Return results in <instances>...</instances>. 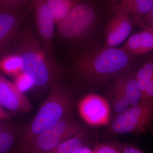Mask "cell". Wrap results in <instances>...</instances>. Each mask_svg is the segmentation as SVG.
Wrapping results in <instances>:
<instances>
[{
  "instance_id": "obj_24",
  "label": "cell",
  "mask_w": 153,
  "mask_h": 153,
  "mask_svg": "<svg viewBox=\"0 0 153 153\" xmlns=\"http://www.w3.org/2000/svg\"><path fill=\"white\" fill-rule=\"evenodd\" d=\"M30 1V0H0V8L22 5Z\"/></svg>"
},
{
  "instance_id": "obj_23",
  "label": "cell",
  "mask_w": 153,
  "mask_h": 153,
  "mask_svg": "<svg viewBox=\"0 0 153 153\" xmlns=\"http://www.w3.org/2000/svg\"><path fill=\"white\" fill-rule=\"evenodd\" d=\"M114 143L121 153H145L137 146L129 143H122L117 141Z\"/></svg>"
},
{
  "instance_id": "obj_25",
  "label": "cell",
  "mask_w": 153,
  "mask_h": 153,
  "mask_svg": "<svg viewBox=\"0 0 153 153\" xmlns=\"http://www.w3.org/2000/svg\"><path fill=\"white\" fill-rule=\"evenodd\" d=\"M143 101L153 100V78L148 84L143 95Z\"/></svg>"
},
{
  "instance_id": "obj_8",
  "label": "cell",
  "mask_w": 153,
  "mask_h": 153,
  "mask_svg": "<svg viewBox=\"0 0 153 153\" xmlns=\"http://www.w3.org/2000/svg\"><path fill=\"white\" fill-rule=\"evenodd\" d=\"M30 1L17 7L0 8V59L9 53L31 9Z\"/></svg>"
},
{
  "instance_id": "obj_13",
  "label": "cell",
  "mask_w": 153,
  "mask_h": 153,
  "mask_svg": "<svg viewBox=\"0 0 153 153\" xmlns=\"http://www.w3.org/2000/svg\"><path fill=\"white\" fill-rule=\"evenodd\" d=\"M135 71L136 68H133L117 77L131 106L137 105L143 101L142 92L136 77Z\"/></svg>"
},
{
  "instance_id": "obj_30",
  "label": "cell",
  "mask_w": 153,
  "mask_h": 153,
  "mask_svg": "<svg viewBox=\"0 0 153 153\" xmlns=\"http://www.w3.org/2000/svg\"><path fill=\"white\" fill-rule=\"evenodd\" d=\"M143 27H144V26H143ZM145 27H146V26H145ZM148 27L149 28V29L150 30H151V31H152V33H153V29H152V28H151L149 27Z\"/></svg>"
},
{
  "instance_id": "obj_10",
  "label": "cell",
  "mask_w": 153,
  "mask_h": 153,
  "mask_svg": "<svg viewBox=\"0 0 153 153\" xmlns=\"http://www.w3.org/2000/svg\"><path fill=\"white\" fill-rule=\"evenodd\" d=\"M0 104L13 112L28 113L33 105L25 93L18 89L13 82L0 74Z\"/></svg>"
},
{
  "instance_id": "obj_16",
  "label": "cell",
  "mask_w": 153,
  "mask_h": 153,
  "mask_svg": "<svg viewBox=\"0 0 153 153\" xmlns=\"http://www.w3.org/2000/svg\"><path fill=\"white\" fill-rule=\"evenodd\" d=\"M55 26L60 24L79 3V0H45Z\"/></svg>"
},
{
  "instance_id": "obj_21",
  "label": "cell",
  "mask_w": 153,
  "mask_h": 153,
  "mask_svg": "<svg viewBox=\"0 0 153 153\" xmlns=\"http://www.w3.org/2000/svg\"><path fill=\"white\" fill-rule=\"evenodd\" d=\"M13 83L18 89L22 93H25L35 87L32 80L29 76L23 72L14 77Z\"/></svg>"
},
{
  "instance_id": "obj_29",
  "label": "cell",
  "mask_w": 153,
  "mask_h": 153,
  "mask_svg": "<svg viewBox=\"0 0 153 153\" xmlns=\"http://www.w3.org/2000/svg\"><path fill=\"white\" fill-rule=\"evenodd\" d=\"M78 153H93V149L86 146L82 148Z\"/></svg>"
},
{
  "instance_id": "obj_3",
  "label": "cell",
  "mask_w": 153,
  "mask_h": 153,
  "mask_svg": "<svg viewBox=\"0 0 153 153\" xmlns=\"http://www.w3.org/2000/svg\"><path fill=\"white\" fill-rule=\"evenodd\" d=\"M73 105V94L68 87L62 81L53 84L36 116L21 132L18 143L20 150L38 135L72 114Z\"/></svg>"
},
{
  "instance_id": "obj_5",
  "label": "cell",
  "mask_w": 153,
  "mask_h": 153,
  "mask_svg": "<svg viewBox=\"0 0 153 153\" xmlns=\"http://www.w3.org/2000/svg\"><path fill=\"white\" fill-rule=\"evenodd\" d=\"M153 127V100L143 101L114 117L107 130L108 136L140 134Z\"/></svg>"
},
{
  "instance_id": "obj_18",
  "label": "cell",
  "mask_w": 153,
  "mask_h": 153,
  "mask_svg": "<svg viewBox=\"0 0 153 153\" xmlns=\"http://www.w3.org/2000/svg\"><path fill=\"white\" fill-rule=\"evenodd\" d=\"M0 71L4 74L13 76L22 72L21 60L13 52H9L0 59Z\"/></svg>"
},
{
  "instance_id": "obj_6",
  "label": "cell",
  "mask_w": 153,
  "mask_h": 153,
  "mask_svg": "<svg viewBox=\"0 0 153 153\" xmlns=\"http://www.w3.org/2000/svg\"><path fill=\"white\" fill-rule=\"evenodd\" d=\"M85 131L72 114L38 135L20 150V153H44L55 149L64 141Z\"/></svg>"
},
{
  "instance_id": "obj_27",
  "label": "cell",
  "mask_w": 153,
  "mask_h": 153,
  "mask_svg": "<svg viewBox=\"0 0 153 153\" xmlns=\"http://www.w3.org/2000/svg\"><path fill=\"white\" fill-rule=\"evenodd\" d=\"M12 116L13 114L6 111L0 104V120L9 119Z\"/></svg>"
},
{
  "instance_id": "obj_11",
  "label": "cell",
  "mask_w": 153,
  "mask_h": 153,
  "mask_svg": "<svg viewBox=\"0 0 153 153\" xmlns=\"http://www.w3.org/2000/svg\"><path fill=\"white\" fill-rule=\"evenodd\" d=\"M78 108L83 120L91 125L103 124L109 117L108 103L104 98L97 94H89L82 98Z\"/></svg>"
},
{
  "instance_id": "obj_22",
  "label": "cell",
  "mask_w": 153,
  "mask_h": 153,
  "mask_svg": "<svg viewBox=\"0 0 153 153\" xmlns=\"http://www.w3.org/2000/svg\"><path fill=\"white\" fill-rule=\"evenodd\" d=\"M93 153H121L114 142H102L96 145Z\"/></svg>"
},
{
  "instance_id": "obj_17",
  "label": "cell",
  "mask_w": 153,
  "mask_h": 153,
  "mask_svg": "<svg viewBox=\"0 0 153 153\" xmlns=\"http://www.w3.org/2000/svg\"><path fill=\"white\" fill-rule=\"evenodd\" d=\"M85 131L64 141L52 150L44 153H78L87 146Z\"/></svg>"
},
{
  "instance_id": "obj_4",
  "label": "cell",
  "mask_w": 153,
  "mask_h": 153,
  "mask_svg": "<svg viewBox=\"0 0 153 153\" xmlns=\"http://www.w3.org/2000/svg\"><path fill=\"white\" fill-rule=\"evenodd\" d=\"M97 25L93 7L79 2L67 17L55 27L54 40L64 46L79 50L89 45L88 41Z\"/></svg>"
},
{
  "instance_id": "obj_1",
  "label": "cell",
  "mask_w": 153,
  "mask_h": 153,
  "mask_svg": "<svg viewBox=\"0 0 153 153\" xmlns=\"http://www.w3.org/2000/svg\"><path fill=\"white\" fill-rule=\"evenodd\" d=\"M134 57L121 47L101 48L89 44L74 52L71 68L80 82L99 88L134 68Z\"/></svg>"
},
{
  "instance_id": "obj_28",
  "label": "cell",
  "mask_w": 153,
  "mask_h": 153,
  "mask_svg": "<svg viewBox=\"0 0 153 153\" xmlns=\"http://www.w3.org/2000/svg\"><path fill=\"white\" fill-rule=\"evenodd\" d=\"M11 126L6 123L4 120H0V132L11 128Z\"/></svg>"
},
{
  "instance_id": "obj_15",
  "label": "cell",
  "mask_w": 153,
  "mask_h": 153,
  "mask_svg": "<svg viewBox=\"0 0 153 153\" xmlns=\"http://www.w3.org/2000/svg\"><path fill=\"white\" fill-rule=\"evenodd\" d=\"M113 81L109 98L111 110L115 116L125 112L131 106L118 79L117 78Z\"/></svg>"
},
{
  "instance_id": "obj_19",
  "label": "cell",
  "mask_w": 153,
  "mask_h": 153,
  "mask_svg": "<svg viewBox=\"0 0 153 153\" xmlns=\"http://www.w3.org/2000/svg\"><path fill=\"white\" fill-rule=\"evenodd\" d=\"M135 75L143 97L148 84L153 78V57L148 59L138 68H136Z\"/></svg>"
},
{
  "instance_id": "obj_2",
  "label": "cell",
  "mask_w": 153,
  "mask_h": 153,
  "mask_svg": "<svg viewBox=\"0 0 153 153\" xmlns=\"http://www.w3.org/2000/svg\"><path fill=\"white\" fill-rule=\"evenodd\" d=\"M9 52L19 56L22 72L30 77L35 87L49 89L56 82L62 81L64 74L63 68L58 63L53 62L44 51L30 18L17 34Z\"/></svg>"
},
{
  "instance_id": "obj_9",
  "label": "cell",
  "mask_w": 153,
  "mask_h": 153,
  "mask_svg": "<svg viewBox=\"0 0 153 153\" xmlns=\"http://www.w3.org/2000/svg\"><path fill=\"white\" fill-rule=\"evenodd\" d=\"M137 25L136 21L125 10L118 6L114 15L105 26L103 48H114L120 45Z\"/></svg>"
},
{
  "instance_id": "obj_12",
  "label": "cell",
  "mask_w": 153,
  "mask_h": 153,
  "mask_svg": "<svg viewBox=\"0 0 153 153\" xmlns=\"http://www.w3.org/2000/svg\"><path fill=\"white\" fill-rule=\"evenodd\" d=\"M129 37L121 47L127 54L132 57L144 55L153 50V33L148 27Z\"/></svg>"
},
{
  "instance_id": "obj_20",
  "label": "cell",
  "mask_w": 153,
  "mask_h": 153,
  "mask_svg": "<svg viewBox=\"0 0 153 153\" xmlns=\"http://www.w3.org/2000/svg\"><path fill=\"white\" fill-rule=\"evenodd\" d=\"M21 133H18L12 128L0 132V153H9L19 143Z\"/></svg>"
},
{
  "instance_id": "obj_14",
  "label": "cell",
  "mask_w": 153,
  "mask_h": 153,
  "mask_svg": "<svg viewBox=\"0 0 153 153\" xmlns=\"http://www.w3.org/2000/svg\"><path fill=\"white\" fill-rule=\"evenodd\" d=\"M125 10L141 27L145 17L153 6V0H122L119 5Z\"/></svg>"
},
{
  "instance_id": "obj_31",
  "label": "cell",
  "mask_w": 153,
  "mask_h": 153,
  "mask_svg": "<svg viewBox=\"0 0 153 153\" xmlns=\"http://www.w3.org/2000/svg\"></svg>"
},
{
  "instance_id": "obj_26",
  "label": "cell",
  "mask_w": 153,
  "mask_h": 153,
  "mask_svg": "<svg viewBox=\"0 0 153 153\" xmlns=\"http://www.w3.org/2000/svg\"><path fill=\"white\" fill-rule=\"evenodd\" d=\"M143 26H146L153 29V6L150 11L144 19L141 27Z\"/></svg>"
},
{
  "instance_id": "obj_7",
  "label": "cell",
  "mask_w": 153,
  "mask_h": 153,
  "mask_svg": "<svg viewBox=\"0 0 153 153\" xmlns=\"http://www.w3.org/2000/svg\"><path fill=\"white\" fill-rule=\"evenodd\" d=\"M30 7L33 13V28L36 37L49 58L57 63L54 49L55 25L45 0H31Z\"/></svg>"
}]
</instances>
